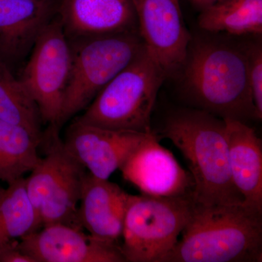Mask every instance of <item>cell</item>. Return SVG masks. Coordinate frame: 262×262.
Instances as JSON below:
<instances>
[{"instance_id":"6da1fadb","label":"cell","mask_w":262,"mask_h":262,"mask_svg":"<svg viewBox=\"0 0 262 262\" xmlns=\"http://www.w3.org/2000/svg\"><path fill=\"white\" fill-rule=\"evenodd\" d=\"M160 137L171 141L187 162L194 204L244 203L231 177L223 119L198 108L178 110L167 117Z\"/></svg>"},{"instance_id":"7a4b0ae2","label":"cell","mask_w":262,"mask_h":262,"mask_svg":"<svg viewBox=\"0 0 262 262\" xmlns=\"http://www.w3.org/2000/svg\"><path fill=\"white\" fill-rule=\"evenodd\" d=\"M262 212L194 203L178 242L160 262H261Z\"/></svg>"},{"instance_id":"3957f363","label":"cell","mask_w":262,"mask_h":262,"mask_svg":"<svg viewBox=\"0 0 262 262\" xmlns=\"http://www.w3.org/2000/svg\"><path fill=\"white\" fill-rule=\"evenodd\" d=\"M182 71L184 91L195 108L222 119H257L247 52L202 41L188 51Z\"/></svg>"},{"instance_id":"277c9868","label":"cell","mask_w":262,"mask_h":262,"mask_svg":"<svg viewBox=\"0 0 262 262\" xmlns=\"http://www.w3.org/2000/svg\"><path fill=\"white\" fill-rule=\"evenodd\" d=\"M165 72L145 46L76 117L89 125L149 134L151 115Z\"/></svg>"},{"instance_id":"5b68a950","label":"cell","mask_w":262,"mask_h":262,"mask_svg":"<svg viewBox=\"0 0 262 262\" xmlns=\"http://www.w3.org/2000/svg\"><path fill=\"white\" fill-rule=\"evenodd\" d=\"M59 130L48 125L43 131L45 156L25 179L26 189L42 227L63 224L82 229L77 211L87 170L66 149Z\"/></svg>"},{"instance_id":"8992f818","label":"cell","mask_w":262,"mask_h":262,"mask_svg":"<svg viewBox=\"0 0 262 262\" xmlns=\"http://www.w3.org/2000/svg\"><path fill=\"white\" fill-rule=\"evenodd\" d=\"M70 44L72 66L63 98L60 128L85 110L144 46L139 30L82 39Z\"/></svg>"},{"instance_id":"52a82bcc","label":"cell","mask_w":262,"mask_h":262,"mask_svg":"<svg viewBox=\"0 0 262 262\" xmlns=\"http://www.w3.org/2000/svg\"><path fill=\"white\" fill-rule=\"evenodd\" d=\"M191 196L129 194L120 246L126 262H160L192 216Z\"/></svg>"},{"instance_id":"ba28073f","label":"cell","mask_w":262,"mask_h":262,"mask_svg":"<svg viewBox=\"0 0 262 262\" xmlns=\"http://www.w3.org/2000/svg\"><path fill=\"white\" fill-rule=\"evenodd\" d=\"M71 66L70 44L55 15L39 33L18 76L37 104L45 125L60 129Z\"/></svg>"},{"instance_id":"9c48e42d","label":"cell","mask_w":262,"mask_h":262,"mask_svg":"<svg viewBox=\"0 0 262 262\" xmlns=\"http://www.w3.org/2000/svg\"><path fill=\"white\" fill-rule=\"evenodd\" d=\"M138 30L149 54L166 77L182 71L191 42L179 0H130Z\"/></svg>"},{"instance_id":"30bf717a","label":"cell","mask_w":262,"mask_h":262,"mask_svg":"<svg viewBox=\"0 0 262 262\" xmlns=\"http://www.w3.org/2000/svg\"><path fill=\"white\" fill-rule=\"evenodd\" d=\"M152 133L113 130L75 118L62 141L66 149L89 173L108 179Z\"/></svg>"},{"instance_id":"8fae6325","label":"cell","mask_w":262,"mask_h":262,"mask_svg":"<svg viewBox=\"0 0 262 262\" xmlns=\"http://www.w3.org/2000/svg\"><path fill=\"white\" fill-rule=\"evenodd\" d=\"M18 247L35 262H126L119 245L63 224L43 226L19 239Z\"/></svg>"},{"instance_id":"7c38bea8","label":"cell","mask_w":262,"mask_h":262,"mask_svg":"<svg viewBox=\"0 0 262 262\" xmlns=\"http://www.w3.org/2000/svg\"><path fill=\"white\" fill-rule=\"evenodd\" d=\"M120 170L124 179L142 194L192 198V176L160 144V136L154 132L131 154Z\"/></svg>"},{"instance_id":"4fadbf2b","label":"cell","mask_w":262,"mask_h":262,"mask_svg":"<svg viewBox=\"0 0 262 262\" xmlns=\"http://www.w3.org/2000/svg\"><path fill=\"white\" fill-rule=\"evenodd\" d=\"M56 17L70 42L138 30L130 0H58Z\"/></svg>"},{"instance_id":"5bb4252c","label":"cell","mask_w":262,"mask_h":262,"mask_svg":"<svg viewBox=\"0 0 262 262\" xmlns=\"http://www.w3.org/2000/svg\"><path fill=\"white\" fill-rule=\"evenodd\" d=\"M57 3L0 0V63L15 75L39 33L56 15Z\"/></svg>"},{"instance_id":"9a60e30c","label":"cell","mask_w":262,"mask_h":262,"mask_svg":"<svg viewBox=\"0 0 262 262\" xmlns=\"http://www.w3.org/2000/svg\"><path fill=\"white\" fill-rule=\"evenodd\" d=\"M129 194L115 183L87 171L77 211L81 227L95 238L118 245Z\"/></svg>"},{"instance_id":"2e32d148","label":"cell","mask_w":262,"mask_h":262,"mask_svg":"<svg viewBox=\"0 0 262 262\" xmlns=\"http://www.w3.org/2000/svg\"><path fill=\"white\" fill-rule=\"evenodd\" d=\"M231 177L244 206L262 212V142L246 122L223 119Z\"/></svg>"},{"instance_id":"e0dca14e","label":"cell","mask_w":262,"mask_h":262,"mask_svg":"<svg viewBox=\"0 0 262 262\" xmlns=\"http://www.w3.org/2000/svg\"><path fill=\"white\" fill-rule=\"evenodd\" d=\"M42 138L25 127L0 120V181L8 185L32 171L41 158Z\"/></svg>"},{"instance_id":"ac0fdd59","label":"cell","mask_w":262,"mask_h":262,"mask_svg":"<svg viewBox=\"0 0 262 262\" xmlns=\"http://www.w3.org/2000/svg\"><path fill=\"white\" fill-rule=\"evenodd\" d=\"M198 24L210 32L261 34L262 0H219L202 10Z\"/></svg>"},{"instance_id":"d6986e66","label":"cell","mask_w":262,"mask_h":262,"mask_svg":"<svg viewBox=\"0 0 262 262\" xmlns=\"http://www.w3.org/2000/svg\"><path fill=\"white\" fill-rule=\"evenodd\" d=\"M42 228L27 189L25 178L8 184L0 196V247Z\"/></svg>"},{"instance_id":"ffe728a7","label":"cell","mask_w":262,"mask_h":262,"mask_svg":"<svg viewBox=\"0 0 262 262\" xmlns=\"http://www.w3.org/2000/svg\"><path fill=\"white\" fill-rule=\"evenodd\" d=\"M0 120L25 127L38 137H42V121L37 104L18 76L2 63Z\"/></svg>"},{"instance_id":"44dd1931","label":"cell","mask_w":262,"mask_h":262,"mask_svg":"<svg viewBox=\"0 0 262 262\" xmlns=\"http://www.w3.org/2000/svg\"><path fill=\"white\" fill-rule=\"evenodd\" d=\"M247 52L249 63V84L258 120L262 118V49L253 46Z\"/></svg>"},{"instance_id":"7402d4cb","label":"cell","mask_w":262,"mask_h":262,"mask_svg":"<svg viewBox=\"0 0 262 262\" xmlns=\"http://www.w3.org/2000/svg\"><path fill=\"white\" fill-rule=\"evenodd\" d=\"M18 241H13L0 247V262H35L19 248Z\"/></svg>"},{"instance_id":"603a6c76","label":"cell","mask_w":262,"mask_h":262,"mask_svg":"<svg viewBox=\"0 0 262 262\" xmlns=\"http://www.w3.org/2000/svg\"><path fill=\"white\" fill-rule=\"evenodd\" d=\"M219 0H190L191 3L196 8L201 9V11L214 5Z\"/></svg>"},{"instance_id":"cb8c5ba5","label":"cell","mask_w":262,"mask_h":262,"mask_svg":"<svg viewBox=\"0 0 262 262\" xmlns=\"http://www.w3.org/2000/svg\"><path fill=\"white\" fill-rule=\"evenodd\" d=\"M4 188L2 187L1 186H0V196H1L2 194H3V193L4 192Z\"/></svg>"},{"instance_id":"d4e9b609","label":"cell","mask_w":262,"mask_h":262,"mask_svg":"<svg viewBox=\"0 0 262 262\" xmlns=\"http://www.w3.org/2000/svg\"><path fill=\"white\" fill-rule=\"evenodd\" d=\"M43 1L56 2L58 1V0H43Z\"/></svg>"}]
</instances>
